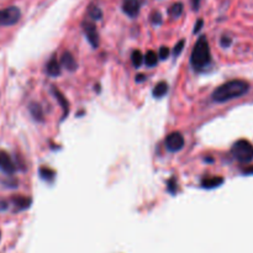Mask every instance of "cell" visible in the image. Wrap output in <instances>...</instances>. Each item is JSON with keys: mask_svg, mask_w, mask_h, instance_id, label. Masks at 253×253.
I'll return each mask as SVG.
<instances>
[{"mask_svg": "<svg viewBox=\"0 0 253 253\" xmlns=\"http://www.w3.org/2000/svg\"><path fill=\"white\" fill-rule=\"evenodd\" d=\"M250 90V84L242 79H234L226 82L216 88L212 92V100L216 103H226V101L238 99L246 95Z\"/></svg>", "mask_w": 253, "mask_h": 253, "instance_id": "obj_1", "label": "cell"}, {"mask_svg": "<svg viewBox=\"0 0 253 253\" xmlns=\"http://www.w3.org/2000/svg\"><path fill=\"white\" fill-rule=\"evenodd\" d=\"M211 62V53L207 38L205 36H200L191 51L190 63L195 71H203Z\"/></svg>", "mask_w": 253, "mask_h": 253, "instance_id": "obj_2", "label": "cell"}, {"mask_svg": "<svg viewBox=\"0 0 253 253\" xmlns=\"http://www.w3.org/2000/svg\"><path fill=\"white\" fill-rule=\"evenodd\" d=\"M231 155L239 163H250L253 161V144L247 140H238L232 144Z\"/></svg>", "mask_w": 253, "mask_h": 253, "instance_id": "obj_3", "label": "cell"}, {"mask_svg": "<svg viewBox=\"0 0 253 253\" xmlns=\"http://www.w3.org/2000/svg\"><path fill=\"white\" fill-rule=\"evenodd\" d=\"M21 17L20 9L16 6H10V8L0 10V26H11L15 25Z\"/></svg>", "mask_w": 253, "mask_h": 253, "instance_id": "obj_4", "label": "cell"}, {"mask_svg": "<svg viewBox=\"0 0 253 253\" xmlns=\"http://www.w3.org/2000/svg\"><path fill=\"white\" fill-rule=\"evenodd\" d=\"M82 26H83V31H84L85 36H87L88 38V42L92 45L93 48H98L100 41H99V33L95 28V25L90 21H83Z\"/></svg>", "mask_w": 253, "mask_h": 253, "instance_id": "obj_5", "label": "cell"}, {"mask_svg": "<svg viewBox=\"0 0 253 253\" xmlns=\"http://www.w3.org/2000/svg\"><path fill=\"white\" fill-rule=\"evenodd\" d=\"M184 147V137L180 132H172L166 139V148L171 152H178Z\"/></svg>", "mask_w": 253, "mask_h": 253, "instance_id": "obj_6", "label": "cell"}, {"mask_svg": "<svg viewBox=\"0 0 253 253\" xmlns=\"http://www.w3.org/2000/svg\"><path fill=\"white\" fill-rule=\"evenodd\" d=\"M0 169H1L5 174L9 175L14 174L15 171H16V167H15L11 157L8 153L4 152V151H0Z\"/></svg>", "mask_w": 253, "mask_h": 253, "instance_id": "obj_7", "label": "cell"}, {"mask_svg": "<svg viewBox=\"0 0 253 253\" xmlns=\"http://www.w3.org/2000/svg\"><path fill=\"white\" fill-rule=\"evenodd\" d=\"M140 1L139 0H124L123 11L127 16L136 17L140 13Z\"/></svg>", "mask_w": 253, "mask_h": 253, "instance_id": "obj_8", "label": "cell"}, {"mask_svg": "<svg viewBox=\"0 0 253 253\" xmlns=\"http://www.w3.org/2000/svg\"><path fill=\"white\" fill-rule=\"evenodd\" d=\"M61 64L69 72H74L77 69V67H78L76 58H74L73 55L68 51L63 52L62 57H61Z\"/></svg>", "mask_w": 253, "mask_h": 253, "instance_id": "obj_9", "label": "cell"}, {"mask_svg": "<svg viewBox=\"0 0 253 253\" xmlns=\"http://www.w3.org/2000/svg\"><path fill=\"white\" fill-rule=\"evenodd\" d=\"M46 71L48 73V76L51 77H58L62 72V67H61V62H58L57 58L52 57L51 60L48 61L46 65Z\"/></svg>", "mask_w": 253, "mask_h": 253, "instance_id": "obj_10", "label": "cell"}, {"mask_svg": "<svg viewBox=\"0 0 253 253\" xmlns=\"http://www.w3.org/2000/svg\"><path fill=\"white\" fill-rule=\"evenodd\" d=\"M52 93H53V95H55V98L57 99V101L60 103L61 108L63 109V115H64V116H67V115H68V112H69L68 100H67V99H65V96L63 95L62 93H61L58 89H56L55 87L52 88Z\"/></svg>", "mask_w": 253, "mask_h": 253, "instance_id": "obj_11", "label": "cell"}, {"mask_svg": "<svg viewBox=\"0 0 253 253\" xmlns=\"http://www.w3.org/2000/svg\"><path fill=\"white\" fill-rule=\"evenodd\" d=\"M29 111H30V114L32 115V117L36 121H40V123H41V121L45 120L44 110H42V106L38 103H31L30 105H29Z\"/></svg>", "mask_w": 253, "mask_h": 253, "instance_id": "obj_12", "label": "cell"}, {"mask_svg": "<svg viewBox=\"0 0 253 253\" xmlns=\"http://www.w3.org/2000/svg\"><path fill=\"white\" fill-rule=\"evenodd\" d=\"M223 183V178L221 177H209L203 179L202 182V187L205 189H214L220 187L221 184Z\"/></svg>", "mask_w": 253, "mask_h": 253, "instance_id": "obj_13", "label": "cell"}, {"mask_svg": "<svg viewBox=\"0 0 253 253\" xmlns=\"http://www.w3.org/2000/svg\"><path fill=\"white\" fill-rule=\"evenodd\" d=\"M13 203H14V205L19 210H25L30 206L31 199L28 198V196L17 195V196H14V198H13Z\"/></svg>", "mask_w": 253, "mask_h": 253, "instance_id": "obj_14", "label": "cell"}, {"mask_svg": "<svg viewBox=\"0 0 253 253\" xmlns=\"http://www.w3.org/2000/svg\"><path fill=\"white\" fill-rule=\"evenodd\" d=\"M167 92H168V84L166 82L158 83L155 89H153V96L155 98H162L163 95H166Z\"/></svg>", "mask_w": 253, "mask_h": 253, "instance_id": "obj_15", "label": "cell"}, {"mask_svg": "<svg viewBox=\"0 0 253 253\" xmlns=\"http://www.w3.org/2000/svg\"><path fill=\"white\" fill-rule=\"evenodd\" d=\"M143 61L148 67H155L158 63V56L156 55L155 51H148L146 56H143Z\"/></svg>", "mask_w": 253, "mask_h": 253, "instance_id": "obj_16", "label": "cell"}, {"mask_svg": "<svg viewBox=\"0 0 253 253\" xmlns=\"http://www.w3.org/2000/svg\"><path fill=\"white\" fill-rule=\"evenodd\" d=\"M88 14L93 20H100L103 17V11L96 5H90L88 9Z\"/></svg>", "mask_w": 253, "mask_h": 253, "instance_id": "obj_17", "label": "cell"}, {"mask_svg": "<svg viewBox=\"0 0 253 253\" xmlns=\"http://www.w3.org/2000/svg\"><path fill=\"white\" fill-rule=\"evenodd\" d=\"M131 62H132L135 68H139L140 65L142 64V62H143V55L141 53V51L136 49V51L132 52V55H131Z\"/></svg>", "mask_w": 253, "mask_h": 253, "instance_id": "obj_18", "label": "cell"}, {"mask_svg": "<svg viewBox=\"0 0 253 253\" xmlns=\"http://www.w3.org/2000/svg\"><path fill=\"white\" fill-rule=\"evenodd\" d=\"M168 13L172 17H175V19H177V17H179L180 15L183 14V4L182 3L173 4V5L169 8Z\"/></svg>", "mask_w": 253, "mask_h": 253, "instance_id": "obj_19", "label": "cell"}, {"mask_svg": "<svg viewBox=\"0 0 253 253\" xmlns=\"http://www.w3.org/2000/svg\"><path fill=\"white\" fill-rule=\"evenodd\" d=\"M40 174H41V177L46 180H52L53 178H55V172L49 168H41L40 169Z\"/></svg>", "mask_w": 253, "mask_h": 253, "instance_id": "obj_20", "label": "cell"}, {"mask_svg": "<svg viewBox=\"0 0 253 253\" xmlns=\"http://www.w3.org/2000/svg\"><path fill=\"white\" fill-rule=\"evenodd\" d=\"M151 21H152L153 25H161L162 24L161 13H158V11L152 13V15H151Z\"/></svg>", "mask_w": 253, "mask_h": 253, "instance_id": "obj_21", "label": "cell"}, {"mask_svg": "<svg viewBox=\"0 0 253 253\" xmlns=\"http://www.w3.org/2000/svg\"><path fill=\"white\" fill-rule=\"evenodd\" d=\"M169 53H171V51H169L168 47L162 46L161 48H159V55H158V58H161V60H167V58L169 57Z\"/></svg>", "mask_w": 253, "mask_h": 253, "instance_id": "obj_22", "label": "cell"}, {"mask_svg": "<svg viewBox=\"0 0 253 253\" xmlns=\"http://www.w3.org/2000/svg\"><path fill=\"white\" fill-rule=\"evenodd\" d=\"M184 45H185L184 40H180V41L178 42L177 45H175V47H174V56H179L180 55V52L183 51V47H184Z\"/></svg>", "mask_w": 253, "mask_h": 253, "instance_id": "obj_23", "label": "cell"}, {"mask_svg": "<svg viewBox=\"0 0 253 253\" xmlns=\"http://www.w3.org/2000/svg\"><path fill=\"white\" fill-rule=\"evenodd\" d=\"M232 44V40L230 37H227V36H222V38H221V46L222 47H230V45Z\"/></svg>", "mask_w": 253, "mask_h": 253, "instance_id": "obj_24", "label": "cell"}, {"mask_svg": "<svg viewBox=\"0 0 253 253\" xmlns=\"http://www.w3.org/2000/svg\"><path fill=\"white\" fill-rule=\"evenodd\" d=\"M8 206H9L8 202H6V200H4V199L0 198V211H4V210H6V209H8Z\"/></svg>", "mask_w": 253, "mask_h": 253, "instance_id": "obj_25", "label": "cell"}, {"mask_svg": "<svg viewBox=\"0 0 253 253\" xmlns=\"http://www.w3.org/2000/svg\"><path fill=\"white\" fill-rule=\"evenodd\" d=\"M203 24H204V21H203V20H198V22H196V25H195V29H194V32H198V31L202 29Z\"/></svg>", "mask_w": 253, "mask_h": 253, "instance_id": "obj_26", "label": "cell"}, {"mask_svg": "<svg viewBox=\"0 0 253 253\" xmlns=\"http://www.w3.org/2000/svg\"><path fill=\"white\" fill-rule=\"evenodd\" d=\"M144 79H146V77H144L143 74H139V76L136 77V82H143Z\"/></svg>", "mask_w": 253, "mask_h": 253, "instance_id": "obj_27", "label": "cell"}, {"mask_svg": "<svg viewBox=\"0 0 253 253\" xmlns=\"http://www.w3.org/2000/svg\"><path fill=\"white\" fill-rule=\"evenodd\" d=\"M243 173H245V174H253V167H250V168L245 169Z\"/></svg>", "mask_w": 253, "mask_h": 253, "instance_id": "obj_28", "label": "cell"}, {"mask_svg": "<svg viewBox=\"0 0 253 253\" xmlns=\"http://www.w3.org/2000/svg\"><path fill=\"white\" fill-rule=\"evenodd\" d=\"M199 3H200V0H193V5H194V9H198V6H199Z\"/></svg>", "mask_w": 253, "mask_h": 253, "instance_id": "obj_29", "label": "cell"}]
</instances>
